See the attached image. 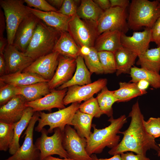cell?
Listing matches in <instances>:
<instances>
[{
    "instance_id": "6da1fadb",
    "label": "cell",
    "mask_w": 160,
    "mask_h": 160,
    "mask_svg": "<svg viewBox=\"0 0 160 160\" xmlns=\"http://www.w3.org/2000/svg\"><path fill=\"white\" fill-rule=\"evenodd\" d=\"M131 121L128 128L120 133L123 135L120 142L108 152L111 155L120 154L127 151L146 156V152L152 149L158 153L160 150L155 139L149 135L144 127L145 120L138 101L134 104L129 115Z\"/></svg>"
},
{
    "instance_id": "7a4b0ae2",
    "label": "cell",
    "mask_w": 160,
    "mask_h": 160,
    "mask_svg": "<svg viewBox=\"0 0 160 160\" xmlns=\"http://www.w3.org/2000/svg\"><path fill=\"white\" fill-rule=\"evenodd\" d=\"M108 121L110 124L102 129H97L95 125H92L93 132L86 140V150L90 156L101 153L105 147L113 148L119 143L120 136L117 134L120 133V130L127 122L126 116L122 115L116 119L112 116Z\"/></svg>"
},
{
    "instance_id": "3957f363",
    "label": "cell",
    "mask_w": 160,
    "mask_h": 160,
    "mask_svg": "<svg viewBox=\"0 0 160 160\" xmlns=\"http://www.w3.org/2000/svg\"><path fill=\"white\" fill-rule=\"evenodd\" d=\"M61 33L39 19L24 53L34 61L52 52Z\"/></svg>"
},
{
    "instance_id": "277c9868",
    "label": "cell",
    "mask_w": 160,
    "mask_h": 160,
    "mask_svg": "<svg viewBox=\"0 0 160 160\" xmlns=\"http://www.w3.org/2000/svg\"><path fill=\"white\" fill-rule=\"evenodd\" d=\"M159 2L158 0H132L127 17L129 28L134 31L143 27L151 29L160 16Z\"/></svg>"
},
{
    "instance_id": "5b68a950",
    "label": "cell",
    "mask_w": 160,
    "mask_h": 160,
    "mask_svg": "<svg viewBox=\"0 0 160 160\" xmlns=\"http://www.w3.org/2000/svg\"><path fill=\"white\" fill-rule=\"evenodd\" d=\"M24 0H0L1 7L4 11L8 44L12 45L16 31L21 23L31 13Z\"/></svg>"
},
{
    "instance_id": "8992f818",
    "label": "cell",
    "mask_w": 160,
    "mask_h": 160,
    "mask_svg": "<svg viewBox=\"0 0 160 160\" xmlns=\"http://www.w3.org/2000/svg\"><path fill=\"white\" fill-rule=\"evenodd\" d=\"M80 104L78 102L73 103L67 107L52 113L38 112L39 118L38 124L34 128L35 130L40 132L45 126H49L48 133H52L57 128L63 131L67 125H71L73 118L79 109Z\"/></svg>"
},
{
    "instance_id": "52a82bcc",
    "label": "cell",
    "mask_w": 160,
    "mask_h": 160,
    "mask_svg": "<svg viewBox=\"0 0 160 160\" xmlns=\"http://www.w3.org/2000/svg\"><path fill=\"white\" fill-rule=\"evenodd\" d=\"M68 32L79 48L93 47L98 36L97 23L83 20L76 14L69 23Z\"/></svg>"
},
{
    "instance_id": "ba28073f",
    "label": "cell",
    "mask_w": 160,
    "mask_h": 160,
    "mask_svg": "<svg viewBox=\"0 0 160 160\" xmlns=\"http://www.w3.org/2000/svg\"><path fill=\"white\" fill-rule=\"evenodd\" d=\"M54 132L52 135L48 136L47 130L45 128H43L41 131V136L35 143L40 152L39 160H43L53 155H58L62 158H69L62 145L63 131L57 128L54 129Z\"/></svg>"
},
{
    "instance_id": "9c48e42d",
    "label": "cell",
    "mask_w": 160,
    "mask_h": 160,
    "mask_svg": "<svg viewBox=\"0 0 160 160\" xmlns=\"http://www.w3.org/2000/svg\"><path fill=\"white\" fill-rule=\"evenodd\" d=\"M126 9L111 7L104 11L97 23L98 36L104 32L118 30L126 33L129 29Z\"/></svg>"
},
{
    "instance_id": "30bf717a",
    "label": "cell",
    "mask_w": 160,
    "mask_h": 160,
    "mask_svg": "<svg viewBox=\"0 0 160 160\" xmlns=\"http://www.w3.org/2000/svg\"><path fill=\"white\" fill-rule=\"evenodd\" d=\"M62 145L69 158L73 160H93L86 150V139L80 137L70 125H67L63 131Z\"/></svg>"
},
{
    "instance_id": "8fae6325",
    "label": "cell",
    "mask_w": 160,
    "mask_h": 160,
    "mask_svg": "<svg viewBox=\"0 0 160 160\" xmlns=\"http://www.w3.org/2000/svg\"><path fill=\"white\" fill-rule=\"evenodd\" d=\"M39 118V112H34L24 133L23 144L14 154L4 160H39L40 151L33 143L34 126Z\"/></svg>"
},
{
    "instance_id": "7c38bea8",
    "label": "cell",
    "mask_w": 160,
    "mask_h": 160,
    "mask_svg": "<svg viewBox=\"0 0 160 160\" xmlns=\"http://www.w3.org/2000/svg\"><path fill=\"white\" fill-rule=\"evenodd\" d=\"M106 79H100L89 84L83 86L74 85L68 87L63 99L65 105L75 102L80 103L93 97L106 86Z\"/></svg>"
},
{
    "instance_id": "4fadbf2b",
    "label": "cell",
    "mask_w": 160,
    "mask_h": 160,
    "mask_svg": "<svg viewBox=\"0 0 160 160\" xmlns=\"http://www.w3.org/2000/svg\"><path fill=\"white\" fill-rule=\"evenodd\" d=\"M60 54L54 51L35 60L23 72L37 74L49 81L53 77L57 67Z\"/></svg>"
},
{
    "instance_id": "5bb4252c",
    "label": "cell",
    "mask_w": 160,
    "mask_h": 160,
    "mask_svg": "<svg viewBox=\"0 0 160 160\" xmlns=\"http://www.w3.org/2000/svg\"><path fill=\"white\" fill-rule=\"evenodd\" d=\"M67 90V88L52 90L49 93L39 99L26 102L25 105L26 107L31 108L34 112L44 110L50 111L55 108H64L65 107L63 100Z\"/></svg>"
},
{
    "instance_id": "9a60e30c",
    "label": "cell",
    "mask_w": 160,
    "mask_h": 160,
    "mask_svg": "<svg viewBox=\"0 0 160 160\" xmlns=\"http://www.w3.org/2000/svg\"><path fill=\"white\" fill-rule=\"evenodd\" d=\"M39 20L36 16L31 13L24 19L19 25L12 44L19 51L25 52Z\"/></svg>"
},
{
    "instance_id": "2e32d148",
    "label": "cell",
    "mask_w": 160,
    "mask_h": 160,
    "mask_svg": "<svg viewBox=\"0 0 160 160\" xmlns=\"http://www.w3.org/2000/svg\"><path fill=\"white\" fill-rule=\"evenodd\" d=\"M4 54L6 66V74L22 72L34 61L13 45H7Z\"/></svg>"
},
{
    "instance_id": "e0dca14e",
    "label": "cell",
    "mask_w": 160,
    "mask_h": 160,
    "mask_svg": "<svg viewBox=\"0 0 160 160\" xmlns=\"http://www.w3.org/2000/svg\"><path fill=\"white\" fill-rule=\"evenodd\" d=\"M121 39L123 47L138 56L148 49L150 43L151 42V29L145 28L142 31H135L130 36L121 33Z\"/></svg>"
},
{
    "instance_id": "ac0fdd59",
    "label": "cell",
    "mask_w": 160,
    "mask_h": 160,
    "mask_svg": "<svg viewBox=\"0 0 160 160\" xmlns=\"http://www.w3.org/2000/svg\"><path fill=\"white\" fill-rule=\"evenodd\" d=\"M76 59L60 55L56 71L48 82L49 89H55L70 80L76 70Z\"/></svg>"
},
{
    "instance_id": "d6986e66",
    "label": "cell",
    "mask_w": 160,
    "mask_h": 160,
    "mask_svg": "<svg viewBox=\"0 0 160 160\" xmlns=\"http://www.w3.org/2000/svg\"><path fill=\"white\" fill-rule=\"evenodd\" d=\"M26 101L20 95H16L4 105L0 106V121L14 124L22 118L27 107Z\"/></svg>"
},
{
    "instance_id": "ffe728a7",
    "label": "cell",
    "mask_w": 160,
    "mask_h": 160,
    "mask_svg": "<svg viewBox=\"0 0 160 160\" xmlns=\"http://www.w3.org/2000/svg\"><path fill=\"white\" fill-rule=\"evenodd\" d=\"M30 12L48 26L60 32H68L69 22L73 17L64 15L58 12H44L27 6Z\"/></svg>"
},
{
    "instance_id": "44dd1931",
    "label": "cell",
    "mask_w": 160,
    "mask_h": 160,
    "mask_svg": "<svg viewBox=\"0 0 160 160\" xmlns=\"http://www.w3.org/2000/svg\"><path fill=\"white\" fill-rule=\"evenodd\" d=\"M121 32L118 30L104 32L97 37L94 47L97 52L105 51L114 53L122 47Z\"/></svg>"
},
{
    "instance_id": "7402d4cb",
    "label": "cell",
    "mask_w": 160,
    "mask_h": 160,
    "mask_svg": "<svg viewBox=\"0 0 160 160\" xmlns=\"http://www.w3.org/2000/svg\"><path fill=\"white\" fill-rule=\"evenodd\" d=\"M76 68L74 74L69 81L57 88L63 89L74 85L83 86L91 83L92 73L87 67L83 57L80 55L76 59Z\"/></svg>"
},
{
    "instance_id": "603a6c76",
    "label": "cell",
    "mask_w": 160,
    "mask_h": 160,
    "mask_svg": "<svg viewBox=\"0 0 160 160\" xmlns=\"http://www.w3.org/2000/svg\"><path fill=\"white\" fill-rule=\"evenodd\" d=\"M0 81L15 87L26 86L41 82L49 81L37 74L23 72L5 74L0 76Z\"/></svg>"
},
{
    "instance_id": "cb8c5ba5",
    "label": "cell",
    "mask_w": 160,
    "mask_h": 160,
    "mask_svg": "<svg viewBox=\"0 0 160 160\" xmlns=\"http://www.w3.org/2000/svg\"><path fill=\"white\" fill-rule=\"evenodd\" d=\"M79 47L67 31L62 32L53 52L68 57L76 59L80 55Z\"/></svg>"
},
{
    "instance_id": "d4e9b609",
    "label": "cell",
    "mask_w": 160,
    "mask_h": 160,
    "mask_svg": "<svg viewBox=\"0 0 160 160\" xmlns=\"http://www.w3.org/2000/svg\"><path fill=\"white\" fill-rule=\"evenodd\" d=\"M48 82H41L32 84L15 87L16 95H20L26 102L39 99L49 93V89Z\"/></svg>"
},
{
    "instance_id": "484cf974",
    "label": "cell",
    "mask_w": 160,
    "mask_h": 160,
    "mask_svg": "<svg viewBox=\"0 0 160 160\" xmlns=\"http://www.w3.org/2000/svg\"><path fill=\"white\" fill-rule=\"evenodd\" d=\"M114 54L116 67V75L119 76L122 73L129 74L138 55L123 47Z\"/></svg>"
},
{
    "instance_id": "4316f807",
    "label": "cell",
    "mask_w": 160,
    "mask_h": 160,
    "mask_svg": "<svg viewBox=\"0 0 160 160\" xmlns=\"http://www.w3.org/2000/svg\"><path fill=\"white\" fill-rule=\"evenodd\" d=\"M137 64L141 68L159 73L160 71V46L149 49L138 55Z\"/></svg>"
},
{
    "instance_id": "83f0119b",
    "label": "cell",
    "mask_w": 160,
    "mask_h": 160,
    "mask_svg": "<svg viewBox=\"0 0 160 160\" xmlns=\"http://www.w3.org/2000/svg\"><path fill=\"white\" fill-rule=\"evenodd\" d=\"M34 113L31 108L27 107L20 119L15 123L13 141L9 149V152L12 155L14 154L20 147L19 140L20 136L28 126Z\"/></svg>"
},
{
    "instance_id": "f1b7e54d",
    "label": "cell",
    "mask_w": 160,
    "mask_h": 160,
    "mask_svg": "<svg viewBox=\"0 0 160 160\" xmlns=\"http://www.w3.org/2000/svg\"><path fill=\"white\" fill-rule=\"evenodd\" d=\"M92 0H82L77 9V15L81 19L97 23L104 12Z\"/></svg>"
},
{
    "instance_id": "f546056e",
    "label": "cell",
    "mask_w": 160,
    "mask_h": 160,
    "mask_svg": "<svg viewBox=\"0 0 160 160\" xmlns=\"http://www.w3.org/2000/svg\"><path fill=\"white\" fill-rule=\"evenodd\" d=\"M130 82L137 83L141 80L148 82L150 86L155 89L160 88V74L159 73L141 68L132 67L130 73Z\"/></svg>"
},
{
    "instance_id": "4dcf8cb0",
    "label": "cell",
    "mask_w": 160,
    "mask_h": 160,
    "mask_svg": "<svg viewBox=\"0 0 160 160\" xmlns=\"http://www.w3.org/2000/svg\"><path fill=\"white\" fill-rule=\"evenodd\" d=\"M94 117L80 111L79 109L73 118L71 125L73 126L79 135L87 140L91 133V129Z\"/></svg>"
},
{
    "instance_id": "1f68e13d",
    "label": "cell",
    "mask_w": 160,
    "mask_h": 160,
    "mask_svg": "<svg viewBox=\"0 0 160 160\" xmlns=\"http://www.w3.org/2000/svg\"><path fill=\"white\" fill-rule=\"evenodd\" d=\"M119 85V88L114 91V95L118 100V102L128 101L147 93L146 90L139 89L137 83L120 82Z\"/></svg>"
},
{
    "instance_id": "d6a6232c",
    "label": "cell",
    "mask_w": 160,
    "mask_h": 160,
    "mask_svg": "<svg viewBox=\"0 0 160 160\" xmlns=\"http://www.w3.org/2000/svg\"><path fill=\"white\" fill-rule=\"evenodd\" d=\"M96 98L103 114L110 117L113 116L112 105L115 102H118L114 91L109 90L106 86L98 94Z\"/></svg>"
},
{
    "instance_id": "836d02e7",
    "label": "cell",
    "mask_w": 160,
    "mask_h": 160,
    "mask_svg": "<svg viewBox=\"0 0 160 160\" xmlns=\"http://www.w3.org/2000/svg\"><path fill=\"white\" fill-rule=\"evenodd\" d=\"M15 123L7 124L0 121V150L6 151L13 141Z\"/></svg>"
},
{
    "instance_id": "e575fe53",
    "label": "cell",
    "mask_w": 160,
    "mask_h": 160,
    "mask_svg": "<svg viewBox=\"0 0 160 160\" xmlns=\"http://www.w3.org/2000/svg\"><path fill=\"white\" fill-rule=\"evenodd\" d=\"M98 54L104 73H112L116 72V67L113 53L103 51L98 52Z\"/></svg>"
},
{
    "instance_id": "d590c367",
    "label": "cell",
    "mask_w": 160,
    "mask_h": 160,
    "mask_svg": "<svg viewBox=\"0 0 160 160\" xmlns=\"http://www.w3.org/2000/svg\"><path fill=\"white\" fill-rule=\"evenodd\" d=\"M83 57L87 67L92 73L98 74L104 73L98 52L94 47H91L90 52L88 55Z\"/></svg>"
},
{
    "instance_id": "8d00e7d4",
    "label": "cell",
    "mask_w": 160,
    "mask_h": 160,
    "mask_svg": "<svg viewBox=\"0 0 160 160\" xmlns=\"http://www.w3.org/2000/svg\"><path fill=\"white\" fill-rule=\"evenodd\" d=\"M79 110L81 112L96 118H99L103 114L96 98L93 97L80 104Z\"/></svg>"
},
{
    "instance_id": "74e56055",
    "label": "cell",
    "mask_w": 160,
    "mask_h": 160,
    "mask_svg": "<svg viewBox=\"0 0 160 160\" xmlns=\"http://www.w3.org/2000/svg\"><path fill=\"white\" fill-rule=\"evenodd\" d=\"M15 87L0 81V105L6 104L16 95Z\"/></svg>"
},
{
    "instance_id": "f35d334b",
    "label": "cell",
    "mask_w": 160,
    "mask_h": 160,
    "mask_svg": "<svg viewBox=\"0 0 160 160\" xmlns=\"http://www.w3.org/2000/svg\"><path fill=\"white\" fill-rule=\"evenodd\" d=\"M143 124L147 133L155 138L160 137V118L151 117Z\"/></svg>"
},
{
    "instance_id": "ab89813d",
    "label": "cell",
    "mask_w": 160,
    "mask_h": 160,
    "mask_svg": "<svg viewBox=\"0 0 160 160\" xmlns=\"http://www.w3.org/2000/svg\"><path fill=\"white\" fill-rule=\"evenodd\" d=\"M79 0H64L60 9L58 12L64 15L73 17L77 14Z\"/></svg>"
},
{
    "instance_id": "60d3db41",
    "label": "cell",
    "mask_w": 160,
    "mask_h": 160,
    "mask_svg": "<svg viewBox=\"0 0 160 160\" xmlns=\"http://www.w3.org/2000/svg\"><path fill=\"white\" fill-rule=\"evenodd\" d=\"M28 6L44 12H58V10L45 0H24Z\"/></svg>"
},
{
    "instance_id": "b9f144b4",
    "label": "cell",
    "mask_w": 160,
    "mask_h": 160,
    "mask_svg": "<svg viewBox=\"0 0 160 160\" xmlns=\"http://www.w3.org/2000/svg\"><path fill=\"white\" fill-rule=\"evenodd\" d=\"M151 42H155L157 46L160 44V16L151 28Z\"/></svg>"
},
{
    "instance_id": "7bdbcfd3",
    "label": "cell",
    "mask_w": 160,
    "mask_h": 160,
    "mask_svg": "<svg viewBox=\"0 0 160 160\" xmlns=\"http://www.w3.org/2000/svg\"><path fill=\"white\" fill-rule=\"evenodd\" d=\"M122 160H150L146 156L134 154L132 152L122 153L120 154Z\"/></svg>"
},
{
    "instance_id": "ee69618b",
    "label": "cell",
    "mask_w": 160,
    "mask_h": 160,
    "mask_svg": "<svg viewBox=\"0 0 160 160\" xmlns=\"http://www.w3.org/2000/svg\"><path fill=\"white\" fill-rule=\"evenodd\" d=\"M111 7H118L126 9L129 4L128 0H110Z\"/></svg>"
},
{
    "instance_id": "f6af8a7d",
    "label": "cell",
    "mask_w": 160,
    "mask_h": 160,
    "mask_svg": "<svg viewBox=\"0 0 160 160\" xmlns=\"http://www.w3.org/2000/svg\"><path fill=\"white\" fill-rule=\"evenodd\" d=\"M5 29H6V24L5 17L4 12L0 9V38L4 37L3 34Z\"/></svg>"
},
{
    "instance_id": "bcb514c9",
    "label": "cell",
    "mask_w": 160,
    "mask_h": 160,
    "mask_svg": "<svg viewBox=\"0 0 160 160\" xmlns=\"http://www.w3.org/2000/svg\"><path fill=\"white\" fill-rule=\"evenodd\" d=\"M93 1L104 11L111 7L110 0H94Z\"/></svg>"
},
{
    "instance_id": "7dc6e473",
    "label": "cell",
    "mask_w": 160,
    "mask_h": 160,
    "mask_svg": "<svg viewBox=\"0 0 160 160\" xmlns=\"http://www.w3.org/2000/svg\"><path fill=\"white\" fill-rule=\"evenodd\" d=\"M6 63L4 54H0V76H2L6 73Z\"/></svg>"
},
{
    "instance_id": "c3c4849f",
    "label": "cell",
    "mask_w": 160,
    "mask_h": 160,
    "mask_svg": "<svg viewBox=\"0 0 160 160\" xmlns=\"http://www.w3.org/2000/svg\"><path fill=\"white\" fill-rule=\"evenodd\" d=\"M47 1L58 10L61 8L64 0H47Z\"/></svg>"
},
{
    "instance_id": "681fc988",
    "label": "cell",
    "mask_w": 160,
    "mask_h": 160,
    "mask_svg": "<svg viewBox=\"0 0 160 160\" xmlns=\"http://www.w3.org/2000/svg\"><path fill=\"white\" fill-rule=\"evenodd\" d=\"M90 51L91 47L86 46H82L80 48V55L82 57L87 56L89 54Z\"/></svg>"
},
{
    "instance_id": "f907efd6",
    "label": "cell",
    "mask_w": 160,
    "mask_h": 160,
    "mask_svg": "<svg viewBox=\"0 0 160 160\" xmlns=\"http://www.w3.org/2000/svg\"><path fill=\"white\" fill-rule=\"evenodd\" d=\"M137 85L139 89L143 90H146V89L150 85L148 82L144 80H141L139 81L137 83Z\"/></svg>"
},
{
    "instance_id": "816d5d0a",
    "label": "cell",
    "mask_w": 160,
    "mask_h": 160,
    "mask_svg": "<svg viewBox=\"0 0 160 160\" xmlns=\"http://www.w3.org/2000/svg\"><path fill=\"white\" fill-rule=\"evenodd\" d=\"M8 44L7 39L4 37L0 38V54H4L5 48Z\"/></svg>"
},
{
    "instance_id": "f5cc1de1",
    "label": "cell",
    "mask_w": 160,
    "mask_h": 160,
    "mask_svg": "<svg viewBox=\"0 0 160 160\" xmlns=\"http://www.w3.org/2000/svg\"><path fill=\"white\" fill-rule=\"evenodd\" d=\"M93 160H122L120 154H116L113 155L112 157L108 159H98L96 156H91Z\"/></svg>"
},
{
    "instance_id": "db71d44e",
    "label": "cell",
    "mask_w": 160,
    "mask_h": 160,
    "mask_svg": "<svg viewBox=\"0 0 160 160\" xmlns=\"http://www.w3.org/2000/svg\"><path fill=\"white\" fill-rule=\"evenodd\" d=\"M43 160H73L70 158H65L63 159L52 156H48L45 158Z\"/></svg>"
},
{
    "instance_id": "11a10c76",
    "label": "cell",
    "mask_w": 160,
    "mask_h": 160,
    "mask_svg": "<svg viewBox=\"0 0 160 160\" xmlns=\"http://www.w3.org/2000/svg\"><path fill=\"white\" fill-rule=\"evenodd\" d=\"M158 145L160 148V150L159 151L158 153V156L160 157V143L158 144Z\"/></svg>"
},
{
    "instance_id": "9f6ffc18",
    "label": "cell",
    "mask_w": 160,
    "mask_h": 160,
    "mask_svg": "<svg viewBox=\"0 0 160 160\" xmlns=\"http://www.w3.org/2000/svg\"><path fill=\"white\" fill-rule=\"evenodd\" d=\"M159 1V3L158 5V7H159V8H160V1Z\"/></svg>"
},
{
    "instance_id": "6f0895ef",
    "label": "cell",
    "mask_w": 160,
    "mask_h": 160,
    "mask_svg": "<svg viewBox=\"0 0 160 160\" xmlns=\"http://www.w3.org/2000/svg\"><path fill=\"white\" fill-rule=\"evenodd\" d=\"M159 46H160V44L159 45Z\"/></svg>"
},
{
    "instance_id": "680465c9",
    "label": "cell",
    "mask_w": 160,
    "mask_h": 160,
    "mask_svg": "<svg viewBox=\"0 0 160 160\" xmlns=\"http://www.w3.org/2000/svg\"></svg>"
}]
</instances>
